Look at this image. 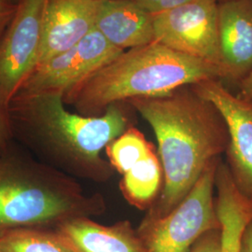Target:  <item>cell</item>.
<instances>
[{
	"instance_id": "6da1fadb",
	"label": "cell",
	"mask_w": 252,
	"mask_h": 252,
	"mask_svg": "<svg viewBox=\"0 0 252 252\" xmlns=\"http://www.w3.org/2000/svg\"><path fill=\"white\" fill-rule=\"evenodd\" d=\"M126 103L150 125L158 142L163 185L144 220L159 219L180 205L207 167L225 153V121L191 85Z\"/></svg>"
},
{
	"instance_id": "7a4b0ae2",
	"label": "cell",
	"mask_w": 252,
	"mask_h": 252,
	"mask_svg": "<svg viewBox=\"0 0 252 252\" xmlns=\"http://www.w3.org/2000/svg\"><path fill=\"white\" fill-rule=\"evenodd\" d=\"M64 105L61 93L20 94L8 111L10 122L50 160L81 177L108 180L114 169L102 152L132 126L126 103L109 106L99 116L74 113Z\"/></svg>"
},
{
	"instance_id": "3957f363",
	"label": "cell",
	"mask_w": 252,
	"mask_h": 252,
	"mask_svg": "<svg viewBox=\"0 0 252 252\" xmlns=\"http://www.w3.org/2000/svg\"><path fill=\"white\" fill-rule=\"evenodd\" d=\"M210 79L222 81L219 66L156 41L123 52L63 95L81 115L99 116L114 104L166 94Z\"/></svg>"
},
{
	"instance_id": "277c9868",
	"label": "cell",
	"mask_w": 252,
	"mask_h": 252,
	"mask_svg": "<svg viewBox=\"0 0 252 252\" xmlns=\"http://www.w3.org/2000/svg\"><path fill=\"white\" fill-rule=\"evenodd\" d=\"M104 211L98 194L81 187L52 167L7 153L0 155V233L50 229L77 217Z\"/></svg>"
},
{
	"instance_id": "5b68a950",
	"label": "cell",
	"mask_w": 252,
	"mask_h": 252,
	"mask_svg": "<svg viewBox=\"0 0 252 252\" xmlns=\"http://www.w3.org/2000/svg\"><path fill=\"white\" fill-rule=\"evenodd\" d=\"M220 161L218 159L207 167L171 212L142 221L138 234L146 252H188L201 236L220 228L214 196Z\"/></svg>"
},
{
	"instance_id": "8992f818",
	"label": "cell",
	"mask_w": 252,
	"mask_h": 252,
	"mask_svg": "<svg viewBox=\"0 0 252 252\" xmlns=\"http://www.w3.org/2000/svg\"><path fill=\"white\" fill-rule=\"evenodd\" d=\"M46 4L47 0H20L0 38V102L7 109L38 64Z\"/></svg>"
},
{
	"instance_id": "52a82bcc",
	"label": "cell",
	"mask_w": 252,
	"mask_h": 252,
	"mask_svg": "<svg viewBox=\"0 0 252 252\" xmlns=\"http://www.w3.org/2000/svg\"><path fill=\"white\" fill-rule=\"evenodd\" d=\"M218 8L219 0H190L154 15L155 41L220 68Z\"/></svg>"
},
{
	"instance_id": "ba28073f",
	"label": "cell",
	"mask_w": 252,
	"mask_h": 252,
	"mask_svg": "<svg viewBox=\"0 0 252 252\" xmlns=\"http://www.w3.org/2000/svg\"><path fill=\"white\" fill-rule=\"evenodd\" d=\"M123 52L94 29L68 51L39 63L17 94L61 93L64 95Z\"/></svg>"
},
{
	"instance_id": "9c48e42d",
	"label": "cell",
	"mask_w": 252,
	"mask_h": 252,
	"mask_svg": "<svg viewBox=\"0 0 252 252\" xmlns=\"http://www.w3.org/2000/svg\"><path fill=\"white\" fill-rule=\"evenodd\" d=\"M191 87L224 119L229 135L227 167L236 187L252 201V103L234 94L219 79L200 81Z\"/></svg>"
},
{
	"instance_id": "30bf717a",
	"label": "cell",
	"mask_w": 252,
	"mask_h": 252,
	"mask_svg": "<svg viewBox=\"0 0 252 252\" xmlns=\"http://www.w3.org/2000/svg\"><path fill=\"white\" fill-rule=\"evenodd\" d=\"M100 2L47 0L38 64L68 51L95 29Z\"/></svg>"
},
{
	"instance_id": "8fae6325",
	"label": "cell",
	"mask_w": 252,
	"mask_h": 252,
	"mask_svg": "<svg viewBox=\"0 0 252 252\" xmlns=\"http://www.w3.org/2000/svg\"><path fill=\"white\" fill-rule=\"evenodd\" d=\"M222 80L240 82L252 70V1L222 0L218 8Z\"/></svg>"
},
{
	"instance_id": "7c38bea8",
	"label": "cell",
	"mask_w": 252,
	"mask_h": 252,
	"mask_svg": "<svg viewBox=\"0 0 252 252\" xmlns=\"http://www.w3.org/2000/svg\"><path fill=\"white\" fill-rule=\"evenodd\" d=\"M54 230L73 252H146L141 236L128 220L104 225L90 217H77Z\"/></svg>"
},
{
	"instance_id": "4fadbf2b",
	"label": "cell",
	"mask_w": 252,
	"mask_h": 252,
	"mask_svg": "<svg viewBox=\"0 0 252 252\" xmlns=\"http://www.w3.org/2000/svg\"><path fill=\"white\" fill-rule=\"evenodd\" d=\"M154 15L134 0L100 2L95 29L110 44L127 51L155 41Z\"/></svg>"
},
{
	"instance_id": "5bb4252c",
	"label": "cell",
	"mask_w": 252,
	"mask_h": 252,
	"mask_svg": "<svg viewBox=\"0 0 252 252\" xmlns=\"http://www.w3.org/2000/svg\"><path fill=\"white\" fill-rule=\"evenodd\" d=\"M216 190L221 252H241L244 233L252 221V201L236 187L227 164L221 160L217 168Z\"/></svg>"
},
{
	"instance_id": "9a60e30c",
	"label": "cell",
	"mask_w": 252,
	"mask_h": 252,
	"mask_svg": "<svg viewBox=\"0 0 252 252\" xmlns=\"http://www.w3.org/2000/svg\"><path fill=\"white\" fill-rule=\"evenodd\" d=\"M162 163L153 149L145 158L123 174L121 189L126 200L139 209L151 207L161 189Z\"/></svg>"
},
{
	"instance_id": "2e32d148",
	"label": "cell",
	"mask_w": 252,
	"mask_h": 252,
	"mask_svg": "<svg viewBox=\"0 0 252 252\" xmlns=\"http://www.w3.org/2000/svg\"><path fill=\"white\" fill-rule=\"evenodd\" d=\"M3 252H73L54 229H16L0 233Z\"/></svg>"
},
{
	"instance_id": "e0dca14e",
	"label": "cell",
	"mask_w": 252,
	"mask_h": 252,
	"mask_svg": "<svg viewBox=\"0 0 252 252\" xmlns=\"http://www.w3.org/2000/svg\"><path fill=\"white\" fill-rule=\"evenodd\" d=\"M154 149L145 135L134 126L129 127L106 148L108 162L114 171L125 174Z\"/></svg>"
},
{
	"instance_id": "ac0fdd59",
	"label": "cell",
	"mask_w": 252,
	"mask_h": 252,
	"mask_svg": "<svg viewBox=\"0 0 252 252\" xmlns=\"http://www.w3.org/2000/svg\"><path fill=\"white\" fill-rule=\"evenodd\" d=\"M188 252H221L220 227L201 236Z\"/></svg>"
},
{
	"instance_id": "d6986e66",
	"label": "cell",
	"mask_w": 252,
	"mask_h": 252,
	"mask_svg": "<svg viewBox=\"0 0 252 252\" xmlns=\"http://www.w3.org/2000/svg\"><path fill=\"white\" fill-rule=\"evenodd\" d=\"M142 9L153 15L174 9L183 5L190 0H134Z\"/></svg>"
},
{
	"instance_id": "ffe728a7",
	"label": "cell",
	"mask_w": 252,
	"mask_h": 252,
	"mask_svg": "<svg viewBox=\"0 0 252 252\" xmlns=\"http://www.w3.org/2000/svg\"><path fill=\"white\" fill-rule=\"evenodd\" d=\"M11 133L12 127L9 111L0 102V155L7 153V147Z\"/></svg>"
},
{
	"instance_id": "44dd1931",
	"label": "cell",
	"mask_w": 252,
	"mask_h": 252,
	"mask_svg": "<svg viewBox=\"0 0 252 252\" xmlns=\"http://www.w3.org/2000/svg\"><path fill=\"white\" fill-rule=\"evenodd\" d=\"M18 7V3L9 0H0V38L14 17Z\"/></svg>"
},
{
	"instance_id": "7402d4cb",
	"label": "cell",
	"mask_w": 252,
	"mask_h": 252,
	"mask_svg": "<svg viewBox=\"0 0 252 252\" xmlns=\"http://www.w3.org/2000/svg\"><path fill=\"white\" fill-rule=\"evenodd\" d=\"M239 84V95L245 99L252 103V70L249 73L242 81L238 82Z\"/></svg>"
},
{
	"instance_id": "603a6c76",
	"label": "cell",
	"mask_w": 252,
	"mask_h": 252,
	"mask_svg": "<svg viewBox=\"0 0 252 252\" xmlns=\"http://www.w3.org/2000/svg\"><path fill=\"white\" fill-rule=\"evenodd\" d=\"M241 252H252V221L244 233Z\"/></svg>"
},
{
	"instance_id": "cb8c5ba5",
	"label": "cell",
	"mask_w": 252,
	"mask_h": 252,
	"mask_svg": "<svg viewBox=\"0 0 252 252\" xmlns=\"http://www.w3.org/2000/svg\"><path fill=\"white\" fill-rule=\"evenodd\" d=\"M10 2H13V3H18L20 0H9Z\"/></svg>"
},
{
	"instance_id": "d4e9b609",
	"label": "cell",
	"mask_w": 252,
	"mask_h": 252,
	"mask_svg": "<svg viewBox=\"0 0 252 252\" xmlns=\"http://www.w3.org/2000/svg\"><path fill=\"white\" fill-rule=\"evenodd\" d=\"M98 1H106V0H98Z\"/></svg>"
},
{
	"instance_id": "484cf974",
	"label": "cell",
	"mask_w": 252,
	"mask_h": 252,
	"mask_svg": "<svg viewBox=\"0 0 252 252\" xmlns=\"http://www.w3.org/2000/svg\"><path fill=\"white\" fill-rule=\"evenodd\" d=\"M0 252H2V251H1V250H0Z\"/></svg>"
},
{
	"instance_id": "4316f807",
	"label": "cell",
	"mask_w": 252,
	"mask_h": 252,
	"mask_svg": "<svg viewBox=\"0 0 252 252\" xmlns=\"http://www.w3.org/2000/svg\"><path fill=\"white\" fill-rule=\"evenodd\" d=\"M219 1H222V0H219Z\"/></svg>"
},
{
	"instance_id": "83f0119b",
	"label": "cell",
	"mask_w": 252,
	"mask_h": 252,
	"mask_svg": "<svg viewBox=\"0 0 252 252\" xmlns=\"http://www.w3.org/2000/svg\"></svg>"
}]
</instances>
